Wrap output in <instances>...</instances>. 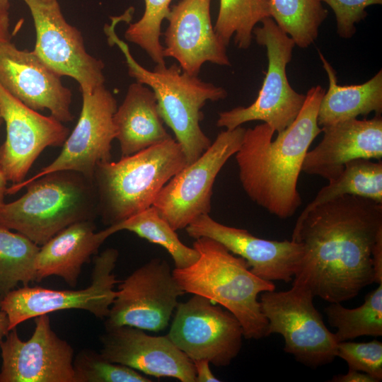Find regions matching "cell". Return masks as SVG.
<instances>
[{
  "label": "cell",
  "instance_id": "32",
  "mask_svg": "<svg viewBox=\"0 0 382 382\" xmlns=\"http://www.w3.org/2000/svg\"><path fill=\"white\" fill-rule=\"evenodd\" d=\"M75 382H151L139 371L112 362L100 352L90 349L79 351L74 357Z\"/></svg>",
  "mask_w": 382,
  "mask_h": 382
},
{
  "label": "cell",
  "instance_id": "23",
  "mask_svg": "<svg viewBox=\"0 0 382 382\" xmlns=\"http://www.w3.org/2000/svg\"><path fill=\"white\" fill-rule=\"evenodd\" d=\"M113 122L121 157L173 138L163 127L154 93L137 81L128 87L122 103L113 115Z\"/></svg>",
  "mask_w": 382,
  "mask_h": 382
},
{
  "label": "cell",
  "instance_id": "20",
  "mask_svg": "<svg viewBox=\"0 0 382 382\" xmlns=\"http://www.w3.org/2000/svg\"><path fill=\"white\" fill-rule=\"evenodd\" d=\"M212 0H180L170 10L163 55L175 59L182 71L197 76L205 62L230 66L226 46L212 24Z\"/></svg>",
  "mask_w": 382,
  "mask_h": 382
},
{
  "label": "cell",
  "instance_id": "5",
  "mask_svg": "<svg viewBox=\"0 0 382 382\" xmlns=\"http://www.w3.org/2000/svg\"><path fill=\"white\" fill-rule=\"evenodd\" d=\"M120 21H124L123 16L112 18V23L105 25L108 42L117 45L124 54L129 75L154 93L159 115L173 132L188 166L212 144L199 125L203 119L201 109L207 100L226 98L227 91L183 71L175 64L169 67L156 64L153 71L145 69L132 56L128 45L117 37L115 26Z\"/></svg>",
  "mask_w": 382,
  "mask_h": 382
},
{
  "label": "cell",
  "instance_id": "30",
  "mask_svg": "<svg viewBox=\"0 0 382 382\" xmlns=\"http://www.w3.org/2000/svg\"><path fill=\"white\" fill-rule=\"evenodd\" d=\"M271 18L301 48L313 43L328 16L318 0H270Z\"/></svg>",
  "mask_w": 382,
  "mask_h": 382
},
{
  "label": "cell",
  "instance_id": "12",
  "mask_svg": "<svg viewBox=\"0 0 382 382\" xmlns=\"http://www.w3.org/2000/svg\"><path fill=\"white\" fill-rule=\"evenodd\" d=\"M212 303L197 294L178 303L167 335L192 361L226 366L241 349L243 330L230 311Z\"/></svg>",
  "mask_w": 382,
  "mask_h": 382
},
{
  "label": "cell",
  "instance_id": "17",
  "mask_svg": "<svg viewBox=\"0 0 382 382\" xmlns=\"http://www.w3.org/2000/svg\"><path fill=\"white\" fill-rule=\"evenodd\" d=\"M61 78L33 51L19 50L11 40L0 42V84L28 108L47 109L57 120L68 122L74 120L72 93Z\"/></svg>",
  "mask_w": 382,
  "mask_h": 382
},
{
  "label": "cell",
  "instance_id": "16",
  "mask_svg": "<svg viewBox=\"0 0 382 382\" xmlns=\"http://www.w3.org/2000/svg\"><path fill=\"white\" fill-rule=\"evenodd\" d=\"M0 114L6 131L0 146V168L7 181L18 184L45 148L63 146L69 129L52 116L28 108L1 84Z\"/></svg>",
  "mask_w": 382,
  "mask_h": 382
},
{
  "label": "cell",
  "instance_id": "38",
  "mask_svg": "<svg viewBox=\"0 0 382 382\" xmlns=\"http://www.w3.org/2000/svg\"><path fill=\"white\" fill-rule=\"evenodd\" d=\"M8 12H0V42L11 40Z\"/></svg>",
  "mask_w": 382,
  "mask_h": 382
},
{
  "label": "cell",
  "instance_id": "7",
  "mask_svg": "<svg viewBox=\"0 0 382 382\" xmlns=\"http://www.w3.org/2000/svg\"><path fill=\"white\" fill-rule=\"evenodd\" d=\"M261 23L262 26L254 28L253 35L267 50L268 68L262 86L249 106L219 112L216 122L219 127L231 130L247 122L260 120L279 134L294 121L303 105L306 95L292 88L286 74L294 40L271 17Z\"/></svg>",
  "mask_w": 382,
  "mask_h": 382
},
{
  "label": "cell",
  "instance_id": "18",
  "mask_svg": "<svg viewBox=\"0 0 382 382\" xmlns=\"http://www.w3.org/2000/svg\"><path fill=\"white\" fill-rule=\"evenodd\" d=\"M189 236L208 237L222 244L235 255L243 258L251 272L272 282H291L303 257L302 246L291 241H270L252 235L245 229L217 222L202 214L186 228Z\"/></svg>",
  "mask_w": 382,
  "mask_h": 382
},
{
  "label": "cell",
  "instance_id": "26",
  "mask_svg": "<svg viewBox=\"0 0 382 382\" xmlns=\"http://www.w3.org/2000/svg\"><path fill=\"white\" fill-rule=\"evenodd\" d=\"M106 228L110 235L120 231H129L162 246L172 257L177 269L190 266L199 256L193 247L190 248L181 242L175 231L160 216L154 206Z\"/></svg>",
  "mask_w": 382,
  "mask_h": 382
},
{
  "label": "cell",
  "instance_id": "39",
  "mask_svg": "<svg viewBox=\"0 0 382 382\" xmlns=\"http://www.w3.org/2000/svg\"><path fill=\"white\" fill-rule=\"evenodd\" d=\"M1 298L2 297L0 296V341L3 340L10 331L7 314L1 308Z\"/></svg>",
  "mask_w": 382,
  "mask_h": 382
},
{
  "label": "cell",
  "instance_id": "3",
  "mask_svg": "<svg viewBox=\"0 0 382 382\" xmlns=\"http://www.w3.org/2000/svg\"><path fill=\"white\" fill-rule=\"evenodd\" d=\"M193 248L199 253L198 260L173 271L183 291L207 298L230 311L240 322L244 338L267 337V320L257 296L275 290L272 282L256 276L243 258L214 239L198 238Z\"/></svg>",
  "mask_w": 382,
  "mask_h": 382
},
{
  "label": "cell",
  "instance_id": "4",
  "mask_svg": "<svg viewBox=\"0 0 382 382\" xmlns=\"http://www.w3.org/2000/svg\"><path fill=\"white\" fill-rule=\"evenodd\" d=\"M25 187L20 198L0 206V226L42 245L63 228L98 215L93 181L71 170L55 171L12 185L7 194Z\"/></svg>",
  "mask_w": 382,
  "mask_h": 382
},
{
  "label": "cell",
  "instance_id": "22",
  "mask_svg": "<svg viewBox=\"0 0 382 382\" xmlns=\"http://www.w3.org/2000/svg\"><path fill=\"white\" fill-rule=\"evenodd\" d=\"M111 235L106 228L96 231L94 220H83L61 230L40 247L35 258V281L51 276L74 287L83 265L97 253Z\"/></svg>",
  "mask_w": 382,
  "mask_h": 382
},
{
  "label": "cell",
  "instance_id": "35",
  "mask_svg": "<svg viewBox=\"0 0 382 382\" xmlns=\"http://www.w3.org/2000/svg\"><path fill=\"white\" fill-rule=\"evenodd\" d=\"M372 267L374 272V282L382 284V233L380 234L374 245L372 253Z\"/></svg>",
  "mask_w": 382,
  "mask_h": 382
},
{
  "label": "cell",
  "instance_id": "25",
  "mask_svg": "<svg viewBox=\"0 0 382 382\" xmlns=\"http://www.w3.org/2000/svg\"><path fill=\"white\" fill-rule=\"evenodd\" d=\"M322 187L304 208L346 195H356L382 203V161L359 158L347 163L340 173Z\"/></svg>",
  "mask_w": 382,
  "mask_h": 382
},
{
  "label": "cell",
  "instance_id": "19",
  "mask_svg": "<svg viewBox=\"0 0 382 382\" xmlns=\"http://www.w3.org/2000/svg\"><path fill=\"white\" fill-rule=\"evenodd\" d=\"M100 342V354L112 362L156 378L195 382L192 361L168 335L152 336L144 330L122 325L105 329Z\"/></svg>",
  "mask_w": 382,
  "mask_h": 382
},
{
  "label": "cell",
  "instance_id": "36",
  "mask_svg": "<svg viewBox=\"0 0 382 382\" xmlns=\"http://www.w3.org/2000/svg\"><path fill=\"white\" fill-rule=\"evenodd\" d=\"M195 370V382L220 381L212 372L209 362L206 359L192 360Z\"/></svg>",
  "mask_w": 382,
  "mask_h": 382
},
{
  "label": "cell",
  "instance_id": "11",
  "mask_svg": "<svg viewBox=\"0 0 382 382\" xmlns=\"http://www.w3.org/2000/svg\"><path fill=\"white\" fill-rule=\"evenodd\" d=\"M184 293L166 261L152 259L119 284L105 329L129 325L154 332L164 330Z\"/></svg>",
  "mask_w": 382,
  "mask_h": 382
},
{
  "label": "cell",
  "instance_id": "14",
  "mask_svg": "<svg viewBox=\"0 0 382 382\" xmlns=\"http://www.w3.org/2000/svg\"><path fill=\"white\" fill-rule=\"evenodd\" d=\"M34 319L28 340L15 328L0 341V382H75L74 349L52 329L48 314Z\"/></svg>",
  "mask_w": 382,
  "mask_h": 382
},
{
  "label": "cell",
  "instance_id": "24",
  "mask_svg": "<svg viewBox=\"0 0 382 382\" xmlns=\"http://www.w3.org/2000/svg\"><path fill=\"white\" fill-rule=\"evenodd\" d=\"M319 57L327 73L329 86L324 93L318 110V124L325 127L367 115L374 112H382V71L380 70L368 81L350 86L337 83L336 71L319 51Z\"/></svg>",
  "mask_w": 382,
  "mask_h": 382
},
{
  "label": "cell",
  "instance_id": "9",
  "mask_svg": "<svg viewBox=\"0 0 382 382\" xmlns=\"http://www.w3.org/2000/svg\"><path fill=\"white\" fill-rule=\"evenodd\" d=\"M245 132L239 126L220 132L200 157L180 170L161 189L153 206L175 231L209 214L215 179L239 149Z\"/></svg>",
  "mask_w": 382,
  "mask_h": 382
},
{
  "label": "cell",
  "instance_id": "15",
  "mask_svg": "<svg viewBox=\"0 0 382 382\" xmlns=\"http://www.w3.org/2000/svg\"><path fill=\"white\" fill-rule=\"evenodd\" d=\"M82 108L77 124L63 144L59 156L29 179L47 173L71 170L90 179L96 166L111 159L112 142L116 137L113 115L117 101L104 85L92 92H81Z\"/></svg>",
  "mask_w": 382,
  "mask_h": 382
},
{
  "label": "cell",
  "instance_id": "8",
  "mask_svg": "<svg viewBox=\"0 0 382 382\" xmlns=\"http://www.w3.org/2000/svg\"><path fill=\"white\" fill-rule=\"evenodd\" d=\"M305 286L292 283L289 290L261 293V311L267 320V336L277 333L284 340V351L311 368L333 361L337 341L313 304Z\"/></svg>",
  "mask_w": 382,
  "mask_h": 382
},
{
  "label": "cell",
  "instance_id": "27",
  "mask_svg": "<svg viewBox=\"0 0 382 382\" xmlns=\"http://www.w3.org/2000/svg\"><path fill=\"white\" fill-rule=\"evenodd\" d=\"M325 308L328 323L337 329V342L361 336L382 335V284L369 292L364 302L354 308H347L341 303H330Z\"/></svg>",
  "mask_w": 382,
  "mask_h": 382
},
{
  "label": "cell",
  "instance_id": "40",
  "mask_svg": "<svg viewBox=\"0 0 382 382\" xmlns=\"http://www.w3.org/2000/svg\"><path fill=\"white\" fill-rule=\"evenodd\" d=\"M7 180L0 168V206L4 204L5 195H7Z\"/></svg>",
  "mask_w": 382,
  "mask_h": 382
},
{
  "label": "cell",
  "instance_id": "41",
  "mask_svg": "<svg viewBox=\"0 0 382 382\" xmlns=\"http://www.w3.org/2000/svg\"><path fill=\"white\" fill-rule=\"evenodd\" d=\"M10 0H0V12H8Z\"/></svg>",
  "mask_w": 382,
  "mask_h": 382
},
{
  "label": "cell",
  "instance_id": "33",
  "mask_svg": "<svg viewBox=\"0 0 382 382\" xmlns=\"http://www.w3.org/2000/svg\"><path fill=\"white\" fill-rule=\"evenodd\" d=\"M337 357L347 361L349 369L362 371L376 382L382 380V342L344 341L337 344Z\"/></svg>",
  "mask_w": 382,
  "mask_h": 382
},
{
  "label": "cell",
  "instance_id": "42",
  "mask_svg": "<svg viewBox=\"0 0 382 382\" xmlns=\"http://www.w3.org/2000/svg\"><path fill=\"white\" fill-rule=\"evenodd\" d=\"M2 122H3V120H2L1 114H0V127H1V124H2Z\"/></svg>",
  "mask_w": 382,
  "mask_h": 382
},
{
  "label": "cell",
  "instance_id": "10",
  "mask_svg": "<svg viewBox=\"0 0 382 382\" xmlns=\"http://www.w3.org/2000/svg\"><path fill=\"white\" fill-rule=\"evenodd\" d=\"M119 253L108 248L93 260L91 284L81 289L56 290L23 286L8 292L1 300V308L7 314L10 330L23 322L52 312L79 309L95 317L105 318L117 291L113 273Z\"/></svg>",
  "mask_w": 382,
  "mask_h": 382
},
{
  "label": "cell",
  "instance_id": "1",
  "mask_svg": "<svg viewBox=\"0 0 382 382\" xmlns=\"http://www.w3.org/2000/svg\"><path fill=\"white\" fill-rule=\"evenodd\" d=\"M382 233V203L346 195L299 216L291 241L303 257L293 283L306 286L313 296L342 303L374 283L371 253Z\"/></svg>",
  "mask_w": 382,
  "mask_h": 382
},
{
  "label": "cell",
  "instance_id": "34",
  "mask_svg": "<svg viewBox=\"0 0 382 382\" xmlns=\"http://www.w3.org/2000/svg\"><path fill=\"white\" fill-rule=\"evenodd\" d=\"M325 2L332 9L337 21L338 35L349 38L356 32L355 24L367 16L366 8L382 4V0H318Z\"/></svg>",
  "mask_w": 382,
  "mask_h": 382
},
{
  "label": "cell",
  "instance_id": "2",
  "mask_svg": "<svg viewBox=\"0 0 382 382\" xmlns=\"http://www.w3.org/2000/svg\"><path fill=\"white\" fill-rule=\"evenodd\" d=\"M325 93L320 86L311 87L296 118L275 139L274 131L267 123L245 129L235 154L246 195L280 219L292 216L301 204L298 180L311 144L322 132L318 113Z\"/></svg>",
  "mask_w": 382,
  "mask_h": 382
},
{
  "label": "cell",
  "instance_id": "29",
  "mask_svg": "<svg viewBox=\"0 0 382 382\" xmlns=\"http://www.w3.org/2000/svg\"><path fill=\"white\" fill-rule=\"evenodd\" d=\"M269 17L270 0H220L214 29L226 46L234 37L235 45L246 50L250 46L255 25Z\"/></svg>",
  "mask_w": 382,
  "mask_h": 382
},
{
  "label": "cell",
  "instance_id": "28",
  "mask_svg": "<svg viewBox=\"0 0 382 382\" xmlns=\"http://www.w3.org/2000/svg\"><path fill=\"white\" fill-rule=\"evenodd\" d=\"M40 246L18 232L0 226V296L35 281V258Z\"/></svg>",
  "mask_w": 382,
  "mask_h": 382
},
{
  "label": "cell",
  "instance_id": "13",
  "mask_svg": "<svg viewBox=\"0 0 382 382\" xmlns=\"http://www.w3.org/2000/svg\"><path fill=\"white\" fill-rule=\"evenodd\" d=\"M33 19L36 40L33 50L59 76L76 80L81 92L104 85L103 62L86 50L81 32L67 23L58 0H23Z\"/></svg>",
  "mask_w": 382,
  "mask_h": 382
},
{
  "label": "cell",
  "instance_id": "37",
  "mask_svg": "<svg viewBox=\"0 0 382 382\" xmlns=\"http://www.w3.org/2000/svg\"><path fill=\"white\" fill-rule=\"evenodd\" d=\"M333 382H376L369 374L362 371L349 369L346 374H337L333 376Z\"/></svg>",
  "mask_w": 382,
  "mask_h": 382
},
{
  "label": "cell",
  "instance_id": "6",
  "mask_svg": "<svg viewBox=\"0 0 382 382\" xmlns=\"http://www.w3.org/2000/svg\"><path fill=\"white\" fill-rule=\"evenodd\" d=\"M187 166L175 139L150 146L94 171L98 212L104 224H117L153 206L164 185Z\"/></svg>",
  "mask_w": 382,
  "mask_h": 382
},
{
  "label": "cell",
  "instance_id": "21",
  "mask_svg": "<svg viewBox=\"0 0 382 382\" xmlns=\"http://www.w3.org/2000/svg\"><path fill=\"white\" fill-rule=\"evenodd\" d=\"M321 128L322 140L305 156L302 171L306 174L329 181L335 178L351 161L381 159V115L369 120H347Z\"/></svg>",
  "mask_w": 382,
  "mask_h": 382
},
{
  "label": "cell",
  "instance_id": "31",
  "mask_svg": "<svg viewBox=\"0 0 382 382\" xmlns=\"http://www.w3.org/2000/svg\"><path fill=\"white\" fill-rule=\"evenodd\" d=\"M144 1V14L139 21L129 24L125 33V39L139 46L156 64H166L160 37L161 23L170 13L172 0Z\"/></svg>",
  "mask_w": 382,
  "mask_h": 382
}]
</instances>
